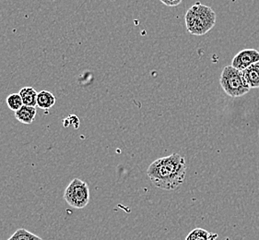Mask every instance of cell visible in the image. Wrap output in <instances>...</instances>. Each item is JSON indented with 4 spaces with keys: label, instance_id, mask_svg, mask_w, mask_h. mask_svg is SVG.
I'll use <instances>...</instances> for the list:
<instances>
[{
    "label": "cell",
    "instance_id": "9",
    "mask_svg": "<svg viewBox=\"0 0 259 240\" xmlns=\"http://www.w3.org/2000/svg\"><path fill=\"white\" fill-rule=\"evenodd\" d=\"M20 95L23 102V105H29V106H36L37 95L38 93L34 88L32 87H23L20 91Z\"/></svg>",
    "mask_w": 259,
    "mask_h": 240
},
{
    "label": "cell",
    "instance_id": "12",
    "mask_svg": "<svg viewBox=\"0 0 259 240\" xmlns=\"http://www.w3.org/2000/svg\"><path fill=\"white\" fill-rule=\"evenodd\" d=\"M7 105L9 106L10 109L12 111H18L23 105V102L21 99V96L20 94H11L7 97Z\"/></svg>",
    "mask_w": 259,
    "mask_h": 240
},
{
    "label": "cell",
    "instance_id": "5",
    "mask_svg": "<svg viewBox=\"0 0 259 240\" xmlns=\"http://www.w3.org/2000/svg\"><path fill=\"white\" fill-rule=\"evenodd\" d=\"M259 62V52L255 49H244L233 58L232 66L239 70H244L254 63Z\"/></svg>",
    "mask_w": 259,
    "mask_h": 240
},
{
    "label": "cell",
    "instance_id": "10",
    "mask_svg": "<svg viewBox=\"0 0 259 240\" xmlns=\"http://www.w3.org/2000/svg\"><path fill=\"white\" fill-rule=\"evenodd\" d=\"M218 237V234L208 232L207 230L202 228H196L192 230L191 232L187 235L186 240H216Z\"/></svg>",
    "mask_w": 259,
    "mask_h": 240
},
{
    "label": "cell",
    "instance_id": "2",
    "mask_svg": "<svg viewBox=\"0 0 259 240\" xmlns=\"http://www.w3.org/2000/svg\"><path fill=\"white\" fill-rule=\"evenodd\" d=\"M216 20V13L212 9L199 2L192 6L185 17L187 31L195 36L207 33L215 26Z\"/></svg>",
    "mask_w": 259,
    "mask_h": 240
},
{
    "label": "cell",
    "instance_id": "8",
    "mask_svg": "<svg viewBox=\"0 0 259 240\" xmlns=\"http://www.w3.org/2000/svg\"><path fill=\"white\" fill-rule=\"evenodd\" d=\"M56 104L55 95L49 91H41L37 95V106L42 110L50 109Z\"/></svg>",
    "mask_w": 259,
    "mask_h": 240
},
{
    "label": "cell",
    "instance_id": "7",
    "mask_svg": "<svg viewBox=\"0 0 259 240\" xmlns=\"http://www.w3.org/2000/svg\"><path fill=\"white\" fill-rule=\"evenodd\" d=\"M243 72L251 89L259 88V62L251 65L243 70Z\"/></svg>",
    "mask_w": 259,
    "mask_h": 240
},
{
    "label": "cell",
    "instance_id": "3",
    "mask_svg": "<svg viewBox=\"0 0 259 240\" xmlns=\"http://www.w3.org/2000/svg\"><path fill=\"white\" fill-rule=\"evenodd\" d=\"M220 84L223 91L233 98L242 97L250 91L244 72L234 68L232 65L223 68L221 74Z\"/></svg>",
    "mask_w": 259,
    "mask_h": 240
},
{
    "label": "cell",
    "instance_id": "15",
    "mask_svg": "<svg viewBox=\"0 0 259 240\" xmlns=\"http://www.w3.org/2000/svg\"><path fill=\"white\" fill-rule=\"evenodd\" d=\"M258 136H259V131H258Z\"/></svg>",
    "mask_w": 259,
    "mask_h": 240
},
{
    "label": "cell",
    "instance_id": "4",
    "mask_svg": "<svg viewBox=\"0 0 259 240\" xmlns=\"http://www.w3.org/2000/svg\"><path fill=\"white\" fill-rule=\"evenodd\" d=\"M64 199L75 209H83L90 203L88 184L79 178H74L64 193Z\"/></svg>",
    "mask_w": 259,
    "mask_h": 240
},
{
    "label": "cell",
    "instance_id": "11",
    "mask_svg": "<svg viewBox=\"0 0 259 240\" xmlns=\"http://www.w3.org/2000/svg\"><path fill=\"white\" fill-rule=\"evenodd\" d=\"M8 240H44L24 228H19Z\"/></svg>",
    "mask_w": 259,
    "mask_h": 240
},
{
    "label": "cell",
    "instance_id": "14",
    "mask_svg": "<svg viewBox=\"0 0 259 240\" xmlns=\"http://www.w3.org/2000/svg\"><path fill=\"white\" fill-rule=\"evenodd\" d=\"M224 240H230V239H224Z\"/></svg>",
    "mask_w": 259,
    "mask_h": 240
},
{
    "label": "cell",
    "instance_id": "13",
    "mask_svg": "<svg viewBox=\"0 0 259 240\" xmlns=\"http://www.w3.org/2000/svg\"><path fill=\"white\" fill-rule=\"evenodd\" d=\"M163 5L167 6V7H177V6L180 5L183 0H160Z\"/></svg>",
    "mask_w": 259,
    "mask_h": 240
},
{
    "label": "cell",
    "instance_id": "1",
    "mask_svg": "<svg viewBox=\"0 0 259 240\" xmlns=\"http://www.w3.org/2000/svg\"><path fill=\"white\" fill-rule=\"evenodd\" d=\"M186 159L179 153L161 157L148 167V177L156 188L167 191L177 190L186 179Z\"/></svg>",
    "mask_w": 259,
    "mask_h": 240
},
{
    "label": "cell",
    "instance_id": "6",
    "mask_svg": "<svg viewBox=\"0 0 259 240\" xmlns=\"http://www.w3.org/2000/svg\"><path fill=\"white\" fill-rule=\"evenodd\" d=\"M37 110L34 106L23 105L20 109L15 112V117L22 124L30 125L36 116Z\"/></svg>",
    "mask_w": 259,
    "mask_h": 240
}]
</instances>
